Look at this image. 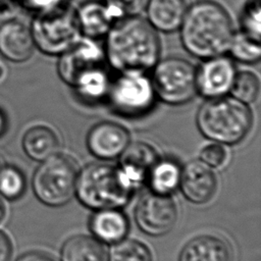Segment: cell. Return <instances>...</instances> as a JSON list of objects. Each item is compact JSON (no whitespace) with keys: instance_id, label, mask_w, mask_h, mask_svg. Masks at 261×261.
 Instances as JSON below:
<instances>
[{"instance_id":"6da1fadb","label":"cell","mask_w":261,"mask_h":261,"mask_svg":"<svg viewBox=\"0 0 261 261\" xmlns=\"http://www.w3.org/2000/svg\"><path fill=\"white\" fill-rule=\"evenodd\" d=\"M159 55L156 30L138 15L119 19L107 34L106 58L120 72H145L155 66Z\"/></svg>"},{"instance_id":"7a4b0ae2","label":"cell","mask_w":261,"mask_h":261,"mask_svg":"<svg viewBox=\"0 0 261 261\" xmlns=\"http://www.w3.org/2000/svg\"><path fill=\"white\" fill-rule=\"evenodd\" d=\"M179 29L185 49L205 59L227 52L234 36L228 12L212 0H200L188 7Z\"/></svg>"},{"instance_id":"3957f363","label":"cell","mask_w":261,"mask_h":261,"mask_svg":"<svg viewBox=\"0 0 261 261\" xmlns=\"http://www.w3.org/2000/svg\"><path fill=\"white\" fill-rule=\"evenodd\" d=\"M135 192L117 166L92 163L77 173L75 195L85 207L95 211L121 208Z\"/></svg>"},{"instance_id":"277c9868","label":"cell","mask_w":261,"mask_h":261,"mask_svg":"<svg viewBox=\"0 0 261 261\" xmlns=\"http://www.w3.org/2000/svg\"><path fill=\"white\" fill-rule=\"evenodd\" d=\"M197 125L207 139L221 145H234L252 127L253 115L247 104L233 97L208 99L197 113Z\"/></svg>"},{"instance_id":"5b68a950","label":"cell","mask_w":261,"mask_h":261,"mask_svg":"<svg viewBox=\"0 0 261 261\" xmlns=\"http://www.w3.org/2000/svg\"><path fill=\"white\" fill-rule=\"evenodd\" d=\"M77 168L74 160L55 153L41 161L34 172L32 187L37 199L50 207L65 205L75 194Z\"/></svg>"},{"instance_id":"8992f818","label":"cell","mask_w":261,"mask_h":261,"mask_svg":"<svg viewBox=\"0 0 261 261\" xmlns=\"http://www.w3.org/2000/svg\"><path fill=\"white\" fill-rule=\"evenodd\" d=\"M31 33L35 46L48 55H60L80 39L76 15L62 6L38 12Z\"/></svg>"},{"instance_id":"52a82bcc","label":"cell","mask_w":261,"mask_h":261,"mask_svg":"<svg viewBox=\"0 0 261 261\" xmlns=\"http://www.w3.org/2000/svg\"><path fill=\"white\" fill-rule=\"evenodd\" d=\"M152 85L163 102L178 105L189 102L197 93L196 68L188 60L168 57L153 67Z\"/></svg>"},{"instance_id":"ba28073f","label":"cell","mask_w":261,"mask_h":261,"mask_svg":"<svg viewBox=\"0 0 261 261\" xmlns=\"http://www.w3.org/2000/svg\"><path fill=\"white\" fill-rule=\"evenodd\" d=\"M107 96L113 110L125 116L148 112L156 97L152 81L144 72H121L110 83Z\"/></svg>"},{"instance_id":"9c48e42d","label":"cell","mask_w":261,"mask_h":261,"mask_svg":"<svg viewBox=\"0 0 261 261\" xmlns=\"http://www.w3.org/2000/svg\"><path fill=\"white\" fill-rule=\"evenodd\" d=\"M177 207L170 196L150 193L143 196L135 209L138 227L151 237L168 233L177 220Z\"/></svg>"},{"instance_id":"30bf717a","label":"cell","mask_w":261,"mask_h":261,"mask_svg":"<svg viewBox=\"0 0 261 261\" xmlns=\"http://www.w3.org/2000/svg\"><path fill=\"white\" fill-rule=\"evenodd\" d=\"M104 53L91 39H79L70 48L60 54L57 71L60 79L71 88L85 73L105 66Z\"/></svg>"},{"instance_id":"8fae6325","label":"cell","mask_w":261,"mask_h":261,"mask_svg":"<svg viewBox=\"0 0 261 261\" xmlns=\"http://www.w3.org/2000/svg\"><path fill=\"white\" fill-rule=\"evenodd\" d=\"M237 70L230 58L223 55L207 58L196 69V88L202 96L211 99L230 92Z\"/></svg>"},{"instance_id":"7c38bea8","label":"cell","mask_w":261,"mask_h":261,"mask_svg":"<svg viewBox=\"0 0 261 261\" xmlns=\"http://www.w3.org/2000/svg\"><path fill=\"white\" fill-rule=\"evenodd\" d=\"M129 144L127 129L112 121L95 124L88 133L87 147L92 155L102 160L119 157Z\"/></svg>"},{"instance_id":"4fadbf2b","label":"cell","mask_w":261,"mask_h":261,"mask_svg":"<svg viewBox=\"0 0 261 261\" xmlns=\"http://www.w3.org/2000/svg\"><path fill=\"white\" fill-rule=\"evenodd\" d=\"M179 188L187 200L194 204L209 202L217 189L214 171L201 160H193L180 172Z\"/></svg>"},{"instance_id":"5bb4252c","label":"cell","mask_w":261,"mask_h":261,"mask_svg":"<svg viewBox=\"0 0 261 261\" xmlns=\"http://www.w3.org/2000/svg\"><path fill=\"white\" fill-rule=\"evenodd\" d=\"M120 156L121 159L117 167L137 191L147 180L152 166L158 160L157 152L147 143L135 142L128 144Z\"/></svg>"},{"instance_id":"9a60e30c","label":"cell","mask_w":261,"mask_h":261,"mask_svg":"<svg viewBox=\"0 0 261 261\" xmlns=\"http://www.w3.org/2000/svg\"><path fill=\"white\" fill-rule=\"evenodd\" d=\"M35 43L31 30L12 19L0 25V53L12 62H24L31 58Z\"/></svg>"},{"instance_id":"2e32d148","label":"cell","mask_w":261,"mask_h":261,"mask_svg":"<svg viewBox=\"0 0 261 261\" xmlns=\"http://www.w3.org/2000/svg\"><path fill=\"white\" fill-rule=\"evenodd\" d=\"M75 15L80 32L89 39L106 36L117 20L108 5L98 0L81 4Z\"/></svg>"},{"instance_id":"e0dca14e","label":"cell","mask_w":261,"mask_h":261,"mask_svg":"<svg viewBox=\"0 0 261 261\" xmlns=\"http://www.w3.org/2000/svg\"><path fill=\"white\" fill-rule=\"evenodd\" d=\"M231 251L225 241L213 234H201L181 249L178 261H230Z\"/></svg>"},{"instance_id":"ac0fdd59","label":"cell","mask_w":261,"mask_h":261,"mask_svg":"<svg viewBox=\"0 0 261 261\" xmlns=\"http://www.w3.org/2000/svg\"><path fill=\"white\" fill-rule=\"evenodd\" d=\"M94 238L104 244H115L125 238L129 229L128 219L118 209L97 210L89 221Z\"/></svg>"},{"instance_id":"d6986e66","label":"cell","mask_w":261,"mask_h":261,"mask_svg":"<svg viewBox=\"0 0 261 261\" xmlns=\"http://www.w3.org/2000/svg\"><path fill=\"white\" fill-rule=\"evenodd\" d=\"M148 21L161 32L179 29L188 9L186 0H149L146 6Z\"/></svg>"},{"instance_id":"ffe728a7","label":"cell","mask_w":261,"mask_h":261,"mask_svg":"<svg viewBox=\"0 0 261 261\" xmlns=\"http://www.w3.org/2000/svg\"><path fill=\"white\" fill-rule=\"evenodd\" d=\"M59 141L55 132L46 125H35L22 137L24 153L35 161H43L57 153Z\"/></svg>"},{"instance_id":"44dd1931","label":"cell","mask_w":261,"mask_h":261,"mask_svg":"<svg viewBox=\"0 0 261 261\" xmlns=\"http://www.w3.org/2000/svg\"><path fill=\"white\" fill-rule=\"evenodd\" d=\"M60 258L61 261H105L106 252L94 237L76 234L63 243Z\"/></svg>"},{"instance_id":"7402d4cb","label":"cell","mask_w":261,"mask_h":261,"mask_svg":"<svg viewBox=\"0 0 261 261\" xmlns=\"http://www.w3.org/2000/svg\"><path fill=\"white\" fill-rule=\"evenodd\" d=\"M180 172L181 168L175 160L158 158L147 178L152 193L170 196L179 187Z\"/></svg>"},{"instance_id":"603a6c76","label":"cell","mask_w":261,"mask_h":261,"mask_svg":"<svg viewBox=\"0 0 261 261\" xmlns=\"http://www.w3.org/2000/svg\"><path fill=\"white\" fill-rule=\"evenodd\" d=\"M109 87L110 81L106 67L101 66L82 75L72 89L86 101H98L107 96Z\"/></svg>"},{"instance_id":"cb8c5ba5","label":"cell","mask_w":261,"mask_h":261,"mask_svg":"<svg viewBox=\"0 0 261 261\" xmlns=\"http://www.w3.org/2000/svg\"><path fill=\"white\" fill-rule=\"evenodd\" d=\"M152 253L143 242L133 239H123L111 247L109 261H152Z\"/></svg>"},{"instance_id":"d4e9b609","label":"cell","mask_w":261,"mask_h":261,"mask_svg":"<svg viewBox=\"0 0 261 261\" xmlns=\"http://www.w3.org/2000/svg\"><path fill=\"white\" fill-rule=\"evenodd\" d=\"M27 189L24 173L15 165H5L0 168V196L8 201L21 198Z\"/></svg>"},{"instance_id":"484cf974","label":"cell","mask_w":261,"mask_h":261,"mask_svg":"<svg viewBox=\"0 0 261 261\" xmlns=\"http://www.w3.org/2000/svg\"><path fill=\"white\" fill-rule=\"evenodd\" d=\"M230 55L243 63H256L261 56L260 41L244 33L234 35L228 49Z\"/></svg>"},{"instance_id":"4316f807","label":"cell","mask_w":261,"mask_h":261,"mask_svg":"<svg viewBox=\"0 0 261 261\" xmlns=\"http://www.w3.org/2000/svg\"><path fill=\"white\" fill-rule=\"evenodd\" d=\"M259 90L258 76L251 71H241L236 74L230 93L231 97L248 105L257 99Z\"/></svg>"},{"instance_id":"83f0119b","label":"cell","mask_w":261,"mask_h":261,"mask_svg":"<svg viewBox=\"0 0 261 261\" xmlns=\"http://www.w3.org/2000/svg\"><path fill=\"white\" fill-rule=\"evenodd\" d=\"M242 33L260 41L261 32V1L247 0L241 12Z\"/></svg>"},{"instance_id":"f1b7e54d","label":"cell","mask_w":261,"mask_h":261,"mask_svg":"<svg viewBox=\"0 0 261 261\" xmlns=\"http://www.w3.org/2000/svg\"><path fill=\"white\" fill-rule=\"evenodd\" d=\"M149 0H104L112 10L116 19L138 15L143 11Z\"/></svg>"},{"instance_id":"f546056e","label":"cell","mask_w":261,"mask_h":261,"mask_svg":"<svg viewBox=\"0 0 261 261\" xmlns=\"http://www.w3.org/2000/svg\"><path fill=\"white\" fill-rule=\"evenodd\" d=\"M227 157L225 148L219 143H213L205 146L200 152V159L209 167L221 166Z\"/></svg>"},{"instance_id":"4dcf8cb0","label":"cell","mask_w":261,"mask_h":261,"mask_svg":"<svg viewBox=\"0 0 261 261\" xmlns=\"http://www.w3.org/2000/svg\"><path fill=\"white\" fill-rule=\"evenodd\" d=\"M20 0H0V25L15 18Z\"/></svg>"},{"instance_id":"1f68e13d","label":"cell","mask_w":261,"mask_h":261,"mask_svg":"<svg viewBox=\"0 0 261 261\" xmlns=\"http://www.w3.org/2000/svg\"><path fill=\"white\" fill-rule=\"evenodd\" d=\"M20 2L32 10L43 12L60 6L62 0H20Z\"/></svg>"},{"instance_id":"d6a6232c","label":"cell","mask_w":261,"mask_h":261,"mask_svg":"<svg viewBox=\"0 0 261 261\" xmlns=\"http://www.w3.org/2000/svg\"><path fill=\"white\" fill-rule=\"evenodd\" d=\"M13 243L7 232L0 229V261H11Z\"/></svg>"},{"instance_id":"836d02e7","label":"cell","mask_w":261,"mask_h":261,"mask_svg":"<svg viewBox=\"0 0 261 261\" xmlns=\"http://www.w3.org/2000/svg\"><path fill=\"white\" fill-rule=\"evenodd\" d=\"M15 261H56L47 253L40 251H30L20 255Z\"/></svg>"},{"instance_id":"e575fe53","label":"cell","mask_w":261,"mask_h":261,"mask_svg":"<svg viewBox=\"0 0 261 261\" xmlns=\"http://www.w3.org/2000/svg\"><path fill=\"white\" fill-rule=\"evenodd\" d=\"M7 128V120L4 112L0 109V138L4 135Z\"/></svg>"},{"instance_id":"d590c367","label":"cell","mask_w":261,"mask_h":261,"mask_svg":"<svg viewBox=\"0 0 261 261\" xmlns=\"http://www.w3.org/2000/svg\"><path fill=\"white\" fill-rule=\"evenodd\" d=\"M6 215H7V206L4 200L2 199V197L0 196V224L3 222Z\"/></svg>"},{"instance_id":"8d00e7d4","label":"cell","mask_w":261,"mask_h":261,"mask_svg":"<svg viewBox=\"0 0 261 261\" xmlns=\"http://www.w3.org/2000/svg\"><path fill=\"white\" fill-rule=\"evenodd\" d=\"M1 166H2V165H1V162H0V168H1Z\"/></svg>"}]
</instances>
